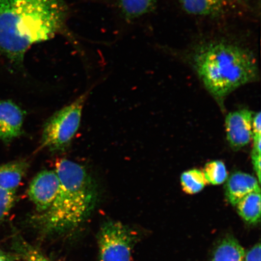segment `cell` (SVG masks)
Returning a JSON list of instances; mask_svg holds the SVG:
<instances>
[{
    "label": "cell",
    "mask_w": 261,
    "mask_h": 261,
    "mask_svg": "<svg viewBox=\"0 0 261 261\" xmlns=\"http://www.w3.org/2000/svg\"><path fill=\"white\" fill-rule=\"evenodd\" d=\"M65 0H0V52L16 65L33 45L64 30Z\"/></svg>",
    "instance_id": "6da1fadb"
},
{
    "label": "cell",
    "mask_w": 261,
    "mask_h": 261,
    "mask_svg": "<svg viewBox=\"0 0 261 261\" xmlns=\"http://www.w3.org/2000/svg\"><path fill=\"white\" fill-rule=\"evenodd\" d=\"M54 170L60 182L56 200L48 210L32 218L34 227L45 236L77 229L89 217L97 199L96 185L83 166L61 159Z\"/></svg>",
    "instance_id": "7a4b0ae2"
},
{
    "label": "cell",
    "mask_w": 261,
    "mask_h": 261,
    "mask_svg": "<svg viewBox=\"0 0 261 261\" xmlns=\"http://www.w3.org/2000/svg\"><path fill=\"white\" fill-rule=\"evenodd\" d=\"M194 64L204 86L217 98L255 80L258 74L252 51L227 42H214L198 49Z\"/></svg>",
    "instance_id": "3957f363"
},
{
    "label": "cell",
    "mask_w": 261,
    "mask_h": 261,
    "mask_svg": "<svg viewBox=\"0 0 261 261\" xmlns=\"http://www.w3.org/2000/svg\"><path fill=\"white\" fill-rule=\"evenodd\" d=\"M88 96V92L82 94L47 120L42 130L40 149H47L54 153L67 149L80 128Z\"/></svg>",
    "instance_id": "277c9868"
},
{
    "label": "cell",
    "mask_w": 261,
    "mask_h": 261,
    "mask_svg": "<svg viewBox=\"0 0 261 261\" xmlns=\"http://www.w3.org/2000/svg\"><path fill=\"white\" fill-rule=\"evenodd\" d=\"M135 237L120 222H106L97 236L99 261H132Z\"/></svg>",
    "instance_id": "5b68a950"
},
{
    "label": "cell",
    "mask_w": 261,
    "mask_h": 261,
    "mask_svg": "<svg viewBox=\"0 0 261 261\" xmlns=\"http://www.w3.org/2000/svg\"><path fill=\"white\" fill-rule=\"evenodd\" d=\"M60 188V179L55 170H43L35 176L29 185L28 193L35 205L37 214L42 213L51 206Z\"/></svg>",
    "instance_id": "8992f818"
},
{
    "label": "cell",
    "mask_w": 261,
    "mask_h": 261,
    "mask_svg": "<svg viewBox=\"0 0 261 261\" xmlns=\"http://www.w3.org/2000/svg\"><path fill=\"white\" fill-rule=\"evenodd\" d=\"M252 119V112L248 110L228 114L226 119L227 138L233 148H243L253 139Z\"/></svg>",
    "instance_id": "52a82bcc"
},
{
    "label": "cell",
    "mask_w": 261,
    "mask_h": 261,
    "mask_svg": "<svg viewBox=\"0 0 261 261\" xmlns=\"http://www.w3.org/2000/svg\"><path fill=\"white\" fill-rule=\"evenodd\" d=\"M24 112L11 100H0V140L9 143L22 133Z\"/></svg>",
    "instance_id": "ba28073f"
},
{
    "label": "cell",
    "mask_w": 261,
    "mask_h": 261,
    "mask_svg": "<svg viewBox=\"0 0 261 261\" xmlns=\"http://www.w3.org/2000/svg\"><path fill=\"white\" fill-rule=\"evenodd\" d=\"M257 178L247 173L237 172L230 176L226 185V195L231 204L236 205L241 199L254 191H260Z\"/></svg>",
    "instance_id": "9c48e42d"
},
{
    "label": "cell",
    "mask_w": 261,
    "mask_h": 261,
    "mask_svg": "<svg viewBox=\"0 0 261 261\" xmlns=\"http://www.w3.org/2000/svg\"><path fill=\"white\" fill-rule=\"evenodd\" d=\"M29 167L25 160L0 165V188L16 192Z\"/></svg>",
    "instance_id": "30bf717a"
},
{
    "label": "cell",
    "mask_w": 261,
    "mask_h": 261,
    "mask_svg": "<svg viewBox=\"0 0 261 261\" xmlns=\"http://www.w3.org/2000/svg\"><path fill=\"white\" fill-rule=\"evenodd\" d=\"M179 2L188 14L214 17L224 12L230 0H179Z\"/></svg>",
    "instance_id": "8fae6325"
},
{
    "label": "cell",
    "mask_w": 261,
    "mask_h": 261,
    "mask_svg": "<svg viewBox=\"0 0 261 261\" xmlns=\"http://www.w3.org/2000/svg\"><path fill=\"white\" fill-rule=\"evenodd\" d=\"M246 253L236 239L227 237L215 248L211 261H245Z\"/></svg>",
    "instance_id": "7c38bea8"
},
{
    "label": "cell",
    "mask_w": 261,
    "mask_h": 261,
    "mask_svg": "<svg viewBox=\"0 0 261 261\" xmlns=\"http://www.w3.org/2000/svg\"><path fill=\"white\" fill-rule=\"evenodd\" d=\"M238 214L250 224L258 223L260 218V191L251 192L236 205Z\"/></svg>",
    "instance_id": "4fadbf2b"
},
{
    "label": "cell",
    "mask_w": 261,
    "mask_h": 261,
    "mask_svg": "<svg viewBox=\"0 0 261 261\" xmlns=\"http://www.w3.org/2000/svg\"><path fill=\"white\" fill-rule=\"evenodd\" d=\"M119 9L126 19L141 17L155 8L159 0H117Z\"/></svg>",
    "instance_id": "5bb4252c"
},
{
    "label": "cell",
    "mask_w": 261,
    "mask_h": 261,
    "mask_svg": "<svg viewBox=\"0 0 261 261\" xmlns=\"http://www.w3.org/2000/svg\"><path fill=\"white\" fill-rule=\"evenodd\" d=\"M180 180L182 189L189 194L198 193L207 184L203 172L197 169L182 173Z\"/></svg>",
    "instance_id": "9a60e30c"
},
{
    "label": "cell",
    "mask_w": 261,
    "mask_h": 261,
    "mask_svg": "<svg viewBox=\"0 0 261 261\" xmlns=\"http://www.w3.org/2000/svg\"><path fill=\"white\" fill-rule=\"evenodd\" d=\"M14 248L18 255L25 261H54L20 237H16Z\"/></svg>",
    "instance_id": "2e32d148"
},
{
    "label": "cell",
    "mask_w": 261,
    "mask_h": 261,
    "mask_svg": "<svg viewBox=\"0 0 261 261\" xmlns=\"http://www.w3.org/2000/svg\"><path fill=\"white\" fill-rule=\"evenodd\" d=\"M203 174L207 184L218 185L223 184L227 178V172L223 162H208L203 169Z\"/></svg>",
    "instance_id": "e0dca14e"
},
{
    "label": "cell",
    "mask_w": 261,
    "mask_h": 261,
    "mask_svg": "<svg viewBox=\"0 0 261 261\" xmlns=\"http://www.w3.org/2000/svg\"><path fill=\"white\" fill-rule=\"evenodd\" d=\"M16 192L0 188V225L14 206Z\"/></svg>",
    "instance_id": "ac0fdd59"
},
{
    "label": "cell",
    "mask_w": 261,
    "mask_h": 261,
    "mask_svg": "<svg viewBox=\"0 0 261 261\" xmlns=\"http://www.w3.org/2000/svg\"><path fill=\"white\" fill-rule=\"evenodd\" d=\"M245 261H260V244L257 243L246 253Z\"/></svg>",
    "instance_id": "d6986e66"
},
{
    "label": "cell",
    "mask_w": 261,
    "mask_h": 261,
    "mask_svg": "<svg viewBox=\"0 0 261 261\" xmlns=\"http://www.w3.org/2000/svg\"><path fill=\"white\" fill-rule=\"evenodd\" d=\"M261 115L260 112L255 114L252 119L253 136L261 135Z\"/></svg>",
    "instance_id": "ffe728a7"
},
{
    "label": "cell",
    "mask_w": 261,
    "mask_h": 261,
    "mask_svg": "<svg viewBox=\"0 0 261 261\" xmlns=\"http://www.w3.org/2000/svg\"><path fill=\"white\" fill-rule=\"evenodd\" d=\"M252 159L254 170H255L257 176V179L260 182L261 154H252Z\"/></svg>",
    "instance_id": "44dd1931"
},
{
    "label": "cell",
    "mask_w": 261,
    "mask_h": 261,
    "mask_svg": "<svg viewBox=\"0 0 261 261\" xmlns=\"http://www.w3.org/2000/svg\"><path fill=\"white\" fill-rule=\"evenodd\" d=\"M253 149L252 154H261V135L253 136Z\"/></svg>",
    "instance_id": "7402d4cb"
},
{
    "label": "cell",
    "mask_w": 261,
    "mask_h": 261,
    "mask_svg": "<svg viewBox=\"0 0 261 261\" xmlns=\"http://www.w3.org/2000/svg\"><path fill=\"white\" fill-rule=\"evenodd\" d=\"M11 257L8 256H6L5 253L2 252L0 250V261H13Z\"/></svg>",
    "instance_id": "603a6c76"
}]
</instances>
